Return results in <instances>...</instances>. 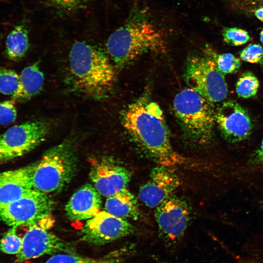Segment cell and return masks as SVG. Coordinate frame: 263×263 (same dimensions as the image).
<instances>
[{
  "label": "cell",
  "instance_id": "28",
  "mask_svg": "<svg viewBox=\"0 0 263 263\" xmlns=\"http://www.w3.org/2000/svg\"><path fill=\"white\" fill-rule=\"evenodd\" d=\"M232 6L240 10L253 12L263 5V0H226Z\"/></svg>",
  "mask_w": 263,
  "mask_h": 263
},
{
  "label": "cell",
  "instance_id": "8",
  "mask_svg": "<svg viewBox=\"0 0 263 263\" xmlns=\"http://www.w3.org/2000/svg\"><path fill=\"white\" fill-rule=\"evenodd\" d=\"M54 207L47 194L34 189L18 200L0 203V220L12 227L38 225L50 216Z\"/></svg>",
  "mask_w": 263,
  "mask_h": 263
},
{
  "label": "cell",
  "instance_id": "5",
  "mask_svg": "<svg viewBox=\"0 0 263 263\" xmlns=\"http://www.w3.org/2000/svg\"><path fill=\"white\" fill-rule=\"evenodd\" d=\"M173 106L176 116L190 140L199 145L210 140L215 122L212 104L188 87L176 94Z\"/></svg>",
  "mask_w": 263,
  "mask_h": 263
},
{
  "label": "cell",
  "instance_id": "17",
  "mask_svg": "<svg viewBox=\"0 0 263 263\" xmlns=\"http://www.w3.org/2000/svg\"><path fill=\"white\" fill-rule=\"evenodd\" d=\"M107 212L120 218L136 220L139 215L136 198L127 188L107 197Z\"/></svg>",
  "mask_w": 263,
  "mask_h": 263
},
{
  "label": "cell",
  "instance_id": "9",
  "mask_svg": "<svg viewBox=\"0 0 263 263\" xmlns=\"http://www.w3.org/2000/svg\"><path fill=\"white\" fill-rule=\"evenodd\" d=\"M134 231V227L126 219L102 211L88 220L80 232V240L101 245L128 236Z\"/></svg>",
  "mask_w": 263,
  "mask_h": 263
},
{
  "label": "cell",
  "instance_id": "32",
  "mask_svg": "<svg viewBox=\"0 0 263 263\" xmlns=\"http://www.w3.org/2000/svg\"><path fill=\"white\" fill-rule=\"evenodd\" d=\"M260 40L263 44V30L261 31L260 34Z\"/></svg>",
  "mask_w": 263,
  "mask_h": 263
},
{
  "label": "cell",
  "instance_id": "18",
  "mask_svg": "<svg viewBox=\"0 0 263 263\" xmlns=\"http://www.w3.org/2000/svg\"><path fill=\"white\" fill-rule=\"evenodd\" d=\"M44 75L40 70L38 63L25 67L19 75V86L12 99H28L40 92L44 83Z\"/></svg>",
  "mask_w": 263,
  "mask_h": 263
},
{
  "label": "cell",
  "instance_id": "12",
  "mask_svg": "<svg viewBox=\"0 0 263 263\" xmlns=\"http://www.w3.org/2000/svg\"><path fill=\"white\" fill-rule=\"evenodd\" d=\"M180 185L171 168L159 165L152 169L149 179L140 188L139 199L146 206L156 208L172 196Z\"/></svg>",
  "mask_w": 263,
  "mask_h": 263
},
{
  "label": "cell",
  "instance_id": "1",
  "mask_svg": "<svg viewBox=\"0 0 263 263\" xmlns=\"http://www.w3.org/2000/svg\"><path fill=\"white\" fill-rule=\"evenodd\" d=\"M122 121L132 138L159 165L173 168L188 162L173 148L163 112L156 103L138 99L128 106Z\"/></svg>",
  "mask_w": 263,
  "mask_h": 263
},
{
  "label": "cell",
  "instance_id": "19",
  "mask_svg": "<svg viewBox=\"0 0 263 263\" xmlns=\"http://www.w3.org/2000/svg\"><path fill=\"white\" fill-rule=\"evenodd\" d=\"M132 249L122 248L113 251L102 258H94L72 253L55 254L44 263H121Z\"/></svg>",
  "mask_w": 263,
  "mask_h": 263
},
{
  "label": "cell",
  "instance_id": "22",
  "mask_svg": "<svg viewBox=\"0 0 263 263\" xmlns=\"http://www.w3.org/2000/svg\"><path fill=\"white\" fill-rule=\"evenodd\" d=\"M19 86V75L14 70L0 67V93L14 95Z\"/></svg>",
  "mask_w": 263,
  "mask_h": 263
},
{
  "label": "cell",
  "instance_id": "4",
  "mask_svg": "<svg viewBox=\"0 0 263 263\" xmlns=\"http://www.w3.org/2000/svg\"><path fill=\"white\" fill-rule=\"evenodd\" d=\"M75 144L65 140L50 148L37 162L33 178V188L45 194L61 190L72 180L77 168Z\"/></svg>",
  "mask_w": 263,
  "mask_h": 263
},
{
  "label": "cell",
  "instance_id": "25",
  "mask_svg": "<svg viewBox=\"0 0 263 263\" xmlns=\"http://www.w3.org/2000/svg\"><path fill=\"white\" fill-rule=\"evenodd\" d=\"M224 41L232 46H239L246 43L250 38L248 33L237 27L225 28L222 32Z\"/></svg>",
  "mask_w": 263,
  "mask_h": 263
},
{
  "label": "cell",
  "instance_id": "10",
  "mask_svg": "<svg viewBox=\"0 0 263 263\" xmlns=\"http://www.w3.org/2000/svg\"><path fill=\"white\" fill-rule=\"evenodd\" d=\"M154 216L160 235L173 243L184 235L189 224L190 210L184 200L171 196L155 208Z\"/></svg>",
  "mask_w": 263,
  "mask_h": 263
},
{
  "label": "cell",
  "instance_id": "30",
  "mask_svg": "<svg viewBox=\"0 0 263 263\" xmlns=\"http://www.w3.org/2000/svg\"><path fill=\"white\" fill-rule=\"evenodd\" d=\"M252 160L254 163L263 162V138L260 148L255 151Z\"/></svg>",
  "mask_w": 263,
  "mask_h": 263
},
{
  "label": "cell",
  "instance_id": "27",
  "mask_svg": "<svg viewBox=\"0 0 263 263\" xmlns=\"http://www.w3.org/2000/svg\"><path fill=\"white\" fill-rule=\"evenodd\" d=\"M240 56L245 62L258 63L263 59V48L259 44H250L241 51Z\"/></svg>",
  "mask_w": 263,
  "mask_h": 263
},
{
  "label": "cell",
  "instance_id": "24",
  "mask_svg": "<svg viewBox=\"0 0 263 263\" xmlns=\"http://www.w3.org/2000/svg\"><path fill=\"white\" fill-rule=\"evenodd\" d=\"M17 227L12 226L0 240V251L10 254L18 255L22 248V238L16 232Z\"/></svg>",
  "mask_w": 263,
  "mask_h": 263
},
{
  "label": "cell",
  "instance_id": "13",
  "mask_svg": "<svg viewBox=\"0 0 263 263\" xmlns=\"http://www.w3.org/2000/svg\"><path fill=\"white\" fill-rule=\"evenodd\" d=\"M89 176L98 192L108 197L126 188L131 174L113 159L104 157L92 165Z\"/></svg>",
  "mask_w": 263,
  "mask_h": 263
},
{
  "label": "cell",
  "instance_id": "31",
  "mask_svg": "<svg viewBox=\"0 0 263 263\" xmlns=\"http://www.w3.org/2000/svg\"><path fill=\"white\" fill-rule=\"evenodd\" d=\"M253 12L256 17L263 22V5L256 8Z\"/></svg>",
  "mask_w": 263,
  "mask_h": 263
},
{
  "label": "cell",
  "instance_id": "29",
  "mask_svg": "<svg viewBox=\"0 0 263 263\" xmlns=\"http://www.w3.org/2000/svg\"><path fill=\"white\" fill-rule=\"evenodd\" d=\"M53 5L65 9L70 10L77 7L83 0H46Z\"/></svg>",
  "mask_w": 263,
  "mask_h": 263
},
{
  "label": "cell",
  "instance_id": "11",
  "mask_svg": "<svg viewBox=\"0 0 263 263\" xmlns=\"http://www.w3.org/2000/svg\"><path fill=\"white\" fill-rule=\"evenodd\" d=\"M22 241L21 251L16 255L20 262L46 254L74 253L75 250L71 244L38 224L29 226Z\"/></svg>",
  "mask_w": 263,
  "mask_h": 263
},
{
  "label": "cell",
  "instance_id": "15",
  "mask_svg": "<svg viewBox=\"0 0 263 263\" xmlns=\"http://www.w3.org/2000/svg\"><path fill=\"white\" fill-rule=\"evenodd\" d=\"M36 165L0 172V203L18 200L34 190L32 178Z\"/></svg>",
  "mask_w": 263,
  "mask_h": 263
},
{
  "label": "cell",
  "instance_id": "6",
  "mask_svg": "<svg viewBox=\"0 0 263 263\" xmlns=\"http://www.w3.org/2000/svg\"><path fill=\"white\" fill-rule=\"evenodd\" d=\"M185 75L188 88L199 93L211 104L226 98L227 87L224 74L210 56L190 57L186 63Z\"/></svg>",
  "mask_w": 263,
  "mask_h": 263
},
{
  "label": "cell",
  "instance_id": "26",
  "mask_svg": "<svg viewBox=\"0 0 263 263\" xmlns=\"http://www.w3.org/2000/svg\"><path fill=\"white\" fill-rule=\"evenodd\" d=\"M15 101L11 99L0 102V125H8L16 120L17 112Z\"/></svg>",
  "mask_w": 263,
  "mask_h": 263
},
{
  "label": "cell",
  "instance_id": "21",
  "mask_svg": "<svg viewBox=\"0 0 263 263\" xmlns=\"http://www.w3.org/2000/svg\"><path fill=\"white\" fill-rule=\"evenodd\" d=\"M259 87V82L257 77L250 71L243 73L238 79L236 84L237 95L244 98L255 96Z\"/></svg>",
  "mask_w": 263,
  "mask_h": 263
},
{
  "label": "cell",
  "instance_id": "7",
  "mask_svg": "<svg viewBox=\"0 0 263 263\" xmlns=\"http://www.w3.org/2000/svg\"><path fill=\"white\" fill-rule=\"evenodd\" d=\"M50 130L48 122L29 121L13 126L0 134V163L28 153L43 142Z\"/></svg>",
  "mask_w": 263,
  "mask_h": 263
},
{
  "label": "cell",
  "instance_id": "23",
  "mask_svg": "<svg viewBox=\"0 0 263 263\" xmlns=\"http://www.w3.org/2000/svg\"><path fill=\"white\" fill-rule=\"evenodd\" d=\"M207 51L218 69L224 74L235 73L241 66L240 60L230 53L216 54L210 50Z\"/></svg>",
  "mask_w": 263,
  "mask_h": 263
},
{
  "label": "cell",
  "instance_id": "20",
  "mask_svg": "<svg viewBox=\"0 0 263 263\" xmlns=\"http://www.w3.org/2000/svg\"><path fill=\"white\" fill-rule=\"evenodd\" d=\"M29 48L28 31L23 24L16 26L8 35L5 52L9 59L18 61L22 58Z\"/></svg>",
  "mask_w": 263,
  "mask_h": 263
},
{
  "label": "cell",
  "instance_id": "2",
  "mask_svg": "<svg viewBox=\"0 0 263 263\" xmlns=\"http://www.w3.org/2000/svg\"><path fill=\"white\" fill-rule=\"evenodd\" d=\"M164 36L146 12L135 8L126 21L109 37L106 47L112 60L124 66L140 56L164 46Z\"/></svg>",
  "mask_w": 263,
  "mask_h": 263
},
{
  "label": "cell",
  "instance_id": "3",
  "mask_svg": "<svg viewBox=\"0 0 263 263\" xmlns=\"http://www.w3.org/2000/svg\"><path fill=\"white\" fill-rule=\"evenodd\" d=\"M69 63L76 85L84 93L99 98L111 90L115 70L100 48L84 41H76L70 50Z\"/></svg>",
  "mask_w": 263,
  "mask_h": 263
},
{
  "label": "cell",
  "instance_id": "16",
  "mask_svg": "<svg viewBox=\"0 0 263 263\" xmlns=\"http://www.w3.org/2000/svg\"><path fill=\"white\" fill-rule=\"evenodd\" d=\"M100 194L91 184H85L75 191L65 206L68 218L73 221L90 219L100 212Z\"/></svg>",
  "mask_w": 263,
  "mask_h": 263
},
{
  "label": "cell",
  "instance_id": "14",
  "mask_svg": "<svg viewBox=\"0 0 263 263\" xmlns=\"http://www.w3.org/2000/svg\"><path fill=\"white\" fill-rule=\"evenodd\" d=\"M215 122L223 136L232 143L246 139L253 129L247 112L233 100L223 102L215 113Z\"/></svg>",
  "mask_w": 263,
  "mask_h": 263
}]
</instances>
